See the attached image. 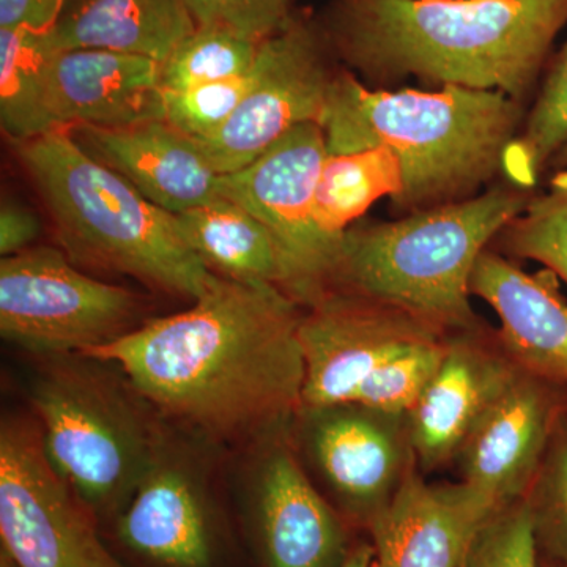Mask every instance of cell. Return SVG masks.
Listing matches in <instances>:
<instances>
[{"instance_id":"836d02e7","label":"cell","mask_w":567,"mask_h":567,"mask_svg":"<svg viewBox=\"0 0 567 567\" xmlns=\"http://www.w3.org/2000/svg\"><path fill=\"white\" fill-rule=\"evenodd\" d=\"M69 0H0V29L51 31Z\"/></svg>"},{"instance_id":"7c38bea8","label":"cell","mask_w":567,"mask_h":567,"mask_svg":"<svg viewBox=\"0 0 567 567\" xmlns=\"http://www.w3.org/2000/svg\"><path fill=\"white\" fill-rule=\"evenodd\" d=\"M300 416L320 476L349 513L369 524L417 465L406 415L339 404L303 409Z\"/></svg>"},{"instance_id":"52a82bcc","label":"cell","mask_w":567,"mask_h":567,"mask_svg":"<svg viewBox=\"0 0 567 567\" xmlns=\"http://www.w3.org/2000/svg\"><path fill=\"white\" fill-rule=\"evenodd\" d=\"M142 308L140 295L82 274L51 246L0 262V334L35 357L110 346L145 322Z\"/></svg>"},{"instance_id":"8992f818","label":"cell","mask_w":567,"mask_h":567,"mask_svg":"<svg viewBox=\"0 0 567 567\" xmlns=\"http://www.w3.org/2000/svg\"><path fill=\"white\" fill-rule=\"evenodd\" d=\"M37 358L29 398L48 458L93 516H118L169 435L163 417L111 361Z\"/></svg>"},{"instance_id":"603a6c76","label":"cell","mask_w":567,"mask_h":567,"mask_svg":"<svg viewBox=\"0 0 567 567\" xmlns=\"http://www.w3.org/2000/svg\"><path fill=\"white\" fill-rule=\"evenodd\" d=\"M55 52L50 31L0 29V125L11 142L55 130L48 106Z\"/></svg>"},{"instance_id":"30bf717a","label":"cell","mask_w":567,"mask_h":567,"mask_svg":"<svg viewBox=\"0 0 567 567\" xmlns=\"http://www.w3.org/2000/svg\"><path fill=\"white\" fill-rule=\"evenodd\" d=\"M322 39L295 21L260 41L240 106L212 140L197 142L219 175L244 169L295 126L322 121L336 78Z\"/></svg>"},{"instance_id":"6da1fadb","label":"cell","mask_w":567,"mask_h":567,"mask_svg":"<svg viewBox=\"0 0 567 567\" xmlns=\"http://www.w3.org/2000/svg\"><path fill=\"white\" fill-rule=\"evenodd\" d=\"M303 315L279 287L213 275L192 308L84 354L118 365L164 421L205 442L262 445L303 409Z\"/></svg>"},{"instance_id":"484cf974","label":"cell","mask_w":567,"mask_h":567,"mask_svg":"<svg viewBox=\"0 0 567 567\" xmlns=\"http://www.w3.org/2000/svg\"><path fill=\"white\" fill-rule=\"evenodd\" d=\"M259 44L218 25H196L162 63L163 91L244 78L256 62Z\"/></svg>"},{"instance_id":"5b68a950","label":"cell","mask_w":567,"mask_h":567,"mask_svg":"<svg viewBox=\"0 0 567 567\" xmlns=\"http://www.w3.org/2000/svg\"><path fill=\"white\" fill-rule=\"evenodd\" d=\"M528 189H488L342 237L331 289L374 298L450 331L480 330L470 276L488 241L525 210Z\"/></svg>"},{"instance_id":"d4e9b609","label":"cell","mask_w":567,"mask_h":567,"mask_svg":"<svg viewBox=\"0 0 567 567\" xmlns=\"http://www.w3.org/2000/svg\"><path fill=\"white\" fill-rule=\"evenodd\" d=\"M567 145V41L551 62L535 104L503 159V175L516 188H533Z\"/></svg>"},{"instance_id":"83f0119b","label":"cell","mask_w":567,"mask_h":567,"mask_svg":"<svg viewBox=\"0 0 567 567\" xmlns=\"http://www.w3.org/2000/svg\"><path fill=\"white\" fill-rule=\"evenodd\" d=\"M525 499L532 511L540 561L546 567H567V410Z\"/></svg>"},{"instance_id":"d590c367","label":"cell","mask_w":567,"mask_h":567,"mask_svg":"<svg viewBox=\"0 0 567 567\" xmlns=\"http://www.w3.org/2000/svg\"><path fill=\"white\" fill-rule=\"evenodd\" d=\"M548 171H550L551 175H567V145L566 147H563L557 155H555L554 159H551Z\"/></svg>"},{"instance_id":"8fae6325","label":"cell","mask_w":567,"mask_h":567,"mask_svg":"<svg viewBox=\"0 0 567 567\" xmlns=\"http://www.w3.org/2000/svg\"><path fill=\"white\" fill-rule=\"evenodd\" d=\"M306 309L300 324L303 409L349 404L380 365L450 336L424 317L346 290L330 289Z\"/></svg>"},{"instance_id":"7402d4cb","label":"cell","mask_w":567,"mask_h":567,"mask_svg":"<svg viewBox=\"0 0 567 567\" xmlns=\"http://www.w3.org/2000/svg\"><path fill=\"white\" fill-rule=\"evenodd\" d=\"M175 216L183 237L212 274L271 284L293 298L292 265L268 227L240 204L219 197Z\"/></svg>"},{"instance_id":"e0dca14e","label":"cell","mask_w":567,"mask_h":567,"mask_svg":"<svg viewBox=\"0 0 567 567\" xmlns=\"http://www.w3.org/2000/svg\"><path fill=\"white\" fill-rule=\"evenodd\" d=\"M252 499L267 567H341L347 539L284 434L262 443Z\"/></svg>"},{"instance_id":"e575fe53","label":"cell","mask_w":567,"mask_h":567,"mask_svg":"<svg viewBox=\"0 0 567 567\" xmlns=\"http://www.w3.org/2000/svg\"><path fill=\"white\" fill-rule=\"evenodd\" d=\"M341 567H377L375 551L372 546H360L353 548L347 555Z\"/></svg>"},{"instance_id":"ffe728a7","label":"cell","mask_w":567,"mask_h":567,"mask_svg":"<svg viewBox=\"0 0 567 567\" xmlns=\"http://www.w3.org/2000/svg\"><path fill=\"white\" fill-rule=\"evenodd\" d=\"M470 293L494 309L502 324L496 339L522 371L567 388V303L554 271L527 274L486 249L470 276Z\"/></svg>"},{"instance_id":"277c9868","label":"cell","mask_w":567,"mask_h":567,"mask_svg":"<svg viewBox=\"0 0 567 567\" xmlns=\"http://www.w3.org/2000/svg\"><path fill=\"white\" fill-rule=\"evenodd\" d=\"M71 259L175 297H203L213 275L177 216L82 151L69 130L11 142Z\"/></svg>"},{"instance_id":"4316f807","label":"cell","mask_w":567,"mask_h":567,"mask_svg":"<svg viewBox=\"0 0 567 567\" xmlns=\"http://www.w3.org/2000/svg\"><path fill=\"white\" fill-rule=\"evenodd\" d=\"M499 237L506 252L543 264L567 286V175H551L550 188L533 196Z\"/></svg>"},{"instance_id":"5bb4252c","label":"cell","mask_w":567,"mask_h":567,"mask_svg":"<svg viewBox=\"0 0 567 567\" xmlns=\"http://www.w3.org/2000/svg\"><path fill=\"white\" fill-rule=\"evenodd\" d=\"M483 330L457 331L439 371L406 415L416 464L425 472L457 457L473 429L522 374Z\"/></svg>"},{"instance_id":"d6986e66","label":"cell","mask_w":567,"mask_h":567,"mask_svg":"<svg viewBox=\"0 0 567 567\" xmlns=\"http://www.w3.org/2000/svg\"><path fill=\"white\" fill-rule=\"evenodd\" d=\"M48 106L55 130L164 121L162 63L106 50L58 51Z\"/></svg>"},{"instance_id":"9c48e42d","label":"cell","mask_w":567,"mask_h":567,"mask_svg":"<svg viewBox=\"0 0 567 567\" xmlns=\"http://www.w3.org/2000/svg\"><path fill=\"white\" fill-rule=\"evenodd\" d=\"M319 123L295 126L244 169L221 175L219 193L240 204L268 227L292 265L293 298L303 308L331 289L342 238L316 221L315 196L327 159Z\"/></svg>"},{"instance_id":"f546056e","label":"cell","mask_w":567,"mask_h":567,"mask_svg":"<svg viewBox=\"0 0 567 567\" xmlns=\"http://www.w3.org/2000/svg\"><path fill=\"white\" fill-rule=\"evenodd\" d=\"M249 73L237 80L213 82L185 91H163L164 122L196 142L216 136L240 106Z\"/></svg>"},{"instance_id":"3957f363","label":"cell","mask_w":567,"mask_h":567,"mask_svg":"<svg viewBox=\"0 0 567 567\" xmlns=\"http://www.w3.org/2000/svg\"><path fill=\"white\" fill-rule=\"evenodd\" d=\"M522 102L503 92L445 85L434 92L368 89L336 74L320 126L330 155L385 148L402 171L395 210L415 213L476 196L503 174L520 132Z\"/></svg>"},{"instance_id":"7a4b0ae2","label":"cell","mask_w":567,"mask_h":567,"mask_svg":"<svg viewBox=\"0 0 567 567\" xmlns=\"http://www.w3.org/2000/svg\"><path fill=\"white\" fill-rule=\"evenodd\" d=\"M567 22V0H338L331 47L369 80L416 76L522 102Z\"/></svg>"},{"instance_id":"f1b7e54d","label":"cell","mask_w":567,"mask_h":567,"mask_svg":"<svg viewBox=\"0 0 567 567\" xmlns=\"http://www.w3.org/2000/svg\"><path fill=\"white\" fill-rule=\"evenodd\" d=\"M451 336L406 350L375 369L354 391L349 404H360L391 415H409L434 379Z\"/></svg>"},{"instance_id":"74e56055","label":"cell","mask_w":567,"mask_h":567,"mask_svg":"<svg viewBox=\"0 0 567 567\" xmlns=\"http://www.w3.org/2000/svg\"><path fill=\"white\" fill-rule=\"evenodd\" d=\"M543 567H546V566L543 565Z\"/></svg>"},{"instance_id":"1f68e13d","label":"cell","mask_w":567,"mask_h":567,"mask_svg":"<svg viewBox=\"0 0 567 567\" xmlns=\"http://www.w3.org/2000/svg\"><path fill=\"white\" fill-rule=\"evenodd\" d=\"M196 25H218L264 41L289 22L287 0H183Z\"/></svg>"},{"instance_id":"cb8c5ba5","label":"cell","mask_w":567,"mask_h":567,"mask_svg":"<svg viewBox=\"0 0 567 567\" xmlns=\"http://www.w3.org/2000/svg\"><path fill=\"white\" fill-rule=\"evenodd\" d=\"M401 189V166L385 148L328 153L316 186V221L324 234L342 238L371 205L386 196L393 200Z\"/></svg>"},{"instance_id":"8d00e7d4","label":"cell","mask_w":567,"mask_h":567,"mask_svg":"<svg viewBox=\"0 0 567 567\" xmlns=\"http://www.w3.org/2000/svg\"><path fill=\"white\" fill-rule=\"evenodd\" d=\"M0 567H18L13 558H11L2 547H0Z\"/></svg>"},{"instance_id":"44dd1931","label":"cell","mask_w":567,"mask_h":567,"mask_svg":"<svg viewBox=\"0 0 567 567\" xmlns=\"http://www.w3.org/2000/svg\"><path fill=\"white\" fill-rule=\"evenodd\" d=\"M196 29L183 0H69L50 31L55 50H106L163 63Z\"/></svg>"},{"instance_id":"9a60e30c","label":"cell","mask_w":567,"mask_h":567,"mask_svg":"<svg viewBox=\"0 0 567 567\" xmlns=\"http://www.w3.org/2000/svg\"><path fill=\"white\" fill-rule=\"evenodd\" d=\"M117 535L153 565L212 567L215 528L205 481L169 435L118 514Z\"/></svg>"},{"instance_id":"d6a6232c","label":"cell","mask_w":567,"mask_h":567,"mask_svg":"<svg viewBox=\"0 0 567 567\" xmlns=\"http://www.w3.org/2000/svg\"><path fill=\"white\" fill-rule=\"evenodd\" d=\"M39 215L14 197H3L0 204V254L17 256L28 251L40 237Z\"/></svg>"},{"instance_id":"2e32d148","label":"cell","mask_w":567,"mask_h":567,"mask_svg":"<svg viewBox=\"0 0 567 567\" xmlns=\"http://www.w3.org/2000/svg\"><path fill=\"white\" fill-rule=\"evenodd\" d=\"M496 513L465 483L432 486L415 468L368 524L377 567H462Z\"/></svg>"},{"instance_id":"4fadbf2b","label":"cell","mask_w":567,"mask_h":567,"mask_svg":"<svg viewBox=\"0 0 567 567\" xmlns=\"http://www.w3.org/2000/svg\"><path fill=\"white\" fill-rule=\"evenodd\" d=\"M566 410V386L522 372L458 451L462 483L496 511L524 499Z\"/></svg>"},{"instance_id":"ac0fdd59","label":"cell","mask_w":567,"mask_h":567,"mask_svg":"<svg viewBox=\"0 0 567 567\" xmlns=\"http://www.w3.org/2000/svg\"><path fill=\"white\" fill-rule=\"evenodd\" d=\"M69 133L95 162L125 178L163 210L181 215L221 197L216 173L199 144L164 121L123 128L74 126Z\"/></svg>"},{"instance_id":"ba28073f","label":"cell","mask_w":567,"mask_h":567,"mask_svg":"<svg viewBox=\"0 0 567 567\" xmlns=\"http://www.w3.org/2000/svg\"><path fill=\"white\" fill-rule=\"evenodd\" d=\"M0 536L18 567H125L95 516L52 466L35 416L0 427Z\"/></svg>"},{"instance_id":"4dcf8cb0","label":"cell","mask_w":567,"mask_h":567,"mask_svg":"<svg viewBox=\"0 0 567 567\" xmlns=\"http://www.w3.org/2000/svg\"><path fill=\"white\" fill-rule=\"evenodd\" d=\"M462 567H543L527 499L499 511L481 528Z\"/></svg>"}]
</instances>
